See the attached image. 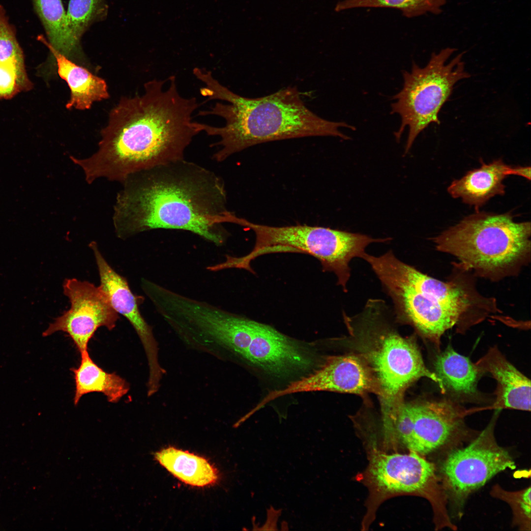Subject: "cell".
Returning a JSON list of instances; mask_svg holds the SVG:
<instances>
[{"instance_id":"d4e9b609","label":"cell","mask_w":531,"mask_h":531,"mask_svg":"<svg viewBox=\"0 0 531 531\" xmlns=\"http://www.w3.org/2000/svg\"><path fill=\"white\" fill-rule=\"evenodd\" d=\"M102 0H70L66 13L68 25L74 39L81 37L94 19Z\"/></svg>"},{"instance_id":"cb8c5ba5","label":"cell","mask_w":531,"mask_h":531,"mask_svg":"<svg viewBox=\"0 0 531 531\" xmlns=\"http://www.w3.org/2000/svg\"><path fill=\"white\" fill-rule=\"evenodd\" d=\"M531 486L511 491L499 484L494 485L490 491L491 496L507 503L511 508L513 518L512 524L520 531L531 530Z\"/></svg>"},{"instance_id":"d6986e66","label":"cell","mask_w":531,"mask_h":531,"mask_svg":"<svg viewBox=\"0 0 531 531\" xmlns=\"http://www.w3.org/2000/svg\"><path fill=\"white\" fill-rule=\"evenodd\" d=\"M77 368L71 370L74 374L75 390L74 404L77 405L85 394L102 393L110 403L118 402L129 390L128 383L115 373H108L100 367L90 356L88 351L80 353Z\"/></svg>"},{"instance_id":"5b68a950","label":"cell","mask_w":531,"mask_h":531,"mask_svg":"<svg viewBox=\"0 0 531 531\" xmlns=\"http://www.w3.org/2000/svg\"><path fill=\"white\" fill-rule=\"evenodd\" d=\"M394 313L381 299H369L362 311L351 317L349 327L370 346L361 355L379 383L384 424L389 421L413 383L427 378L445 393L441 381L426 367L413 337H404L390 323Z\"/></svg>"},{"instance_id":"7c38bea8","label":"cell","mask_w":531,"mask_h":531,"mask_svg":"<svg viewBox=\"0 0 531 531\" xmlns=\"http://www.w3.org/2000/svg\"><path fill=\"white\" fill-rule=\"evenodd\" d=\"M64 295L70 307L54 319L42 333L47 337L58 331L66 333L80 353L88 351V344L97 329L105 327L113 329L119 318L109 298L100 286L76 278L66 279L63 283Z\"/></svg>"},{"instance_id":"9a60e30c","label":"cell","mask_w":531,"mask_h":531,"mask_svg":"<svg viewBox=\"0 0 531 531\" xmlns=\"http://www.w3.org/2000/svg\"><path fill=\"white\" fill-rule=\"evenodd\" d=\"M468 172L462 177L453 181L447 188L454 198H461L463 203L473 206L476 211L491 198L503 195L504 178L509 175L526 177V166L508 165L501 159Z\"/></svg>"},{"instance_id":"52a82bcc","label":"cell","mask_w":531,"mask_h":531,"mask_svg":"<svg viewBox=\"0 0 531 531\" xmlns=\"http://www.w3.org/2000/svg\"><path fill=\"white\" fill-rule=\"evenodd\" d=\"M456 50L447 47L438 53H433L425 67L413 63L410 72L403 73V86L393 96L395 101L391 104V113L398 114L401 119L399 130L395 133L397 140L405 128L409 127L405 153L429 125L440 124L439 113L451 95L454 85L471 77L462 60L464 52L446 63Z\"/></svg>"},{"instance_id":"3957f363","label":"cell","mask_w":531,"mask_h":531,"mask_svg":"<svg viewBox=\"0 0 531 531\" xmlns=\"http://www.w3.org/2000/svg\"><path fill=\"white\" fill-rule=\"evenodd\" d=\"M194 76L204 84L201 94L209 100H220L198 115H215L224 118L225 125L215 127L199 123L201 132L220 138L211 146L218 150L213 158L222 162L232 154L259 144L310 136L350 137L339 129L355 127L345 122L326 120L313 113L303 101L296 87L283 88L268 95L245 97L222 85L205 68L195 67Z\"/></svg>"},{"instance_id":"277c9868","label":"cell","mask_w":531,"mask_h":531,"mask_svg":"<svg viewBox=\"0 0 531 531\" xmlns=\"http://www.w3.org/2000/svg\"><path fill=\"white\" fill-rule=\"evenodd\" d=\"M531 234V222H515L510 213L478 211L433 240L464 269L497 281L515 275L530 261Z\"/></svg>"},{"instance_id":"5bb4252c","label":"cell","mask_w":531,"mask_h":531,"mask_svg":"<svg viewBox=\"0 0 531 531\" xmlns=\"http://www.w3.org/2000/svg\"><path fill=\"white\" fill-rule=\"evenodd\" d=\"M89 246L97 266L100 286L107 294L113 309L129 321L143 345L148 362V382L152 384L159 382L165 370L159 363L157 342L152 328L140 313L139 305L141 298L132 293L126 279L109 265L100 252L97 243L92 241Z\"/></svg>"},{"instance_id":"8992f818","label":"cell","mask_w":531,"mask_h":531,"mask_svg":"<svg viewBox=\"0 0 531 531\" xmlns=\"http://www.w3.org/2000/svg\"><path fill=\"white\" fill-rule=\"evenodd\" d=\"M240 226L252 230L255 243L247 255L237 258L238 265L251 267L257 257L277 252H298L309 254L318 260L324 271L333 272L337 285L347 292L351 276L350 263L354 258H361L366 247L373 242H383L385 238L329 228L307 225L270 226L251 222L242 218Z\"/></svg>"},{"instance_id":"603a6c76","label":"cell","mask_w":531,"mask_h":531,"mask_svg":"<svg viewBox=\"0 0 531 531\" xmlns=\"http://www.w3.org/2000/svg\"><path fill=\"white\" fill-rule=\"evenodd\" d=\"M447 0H345L339 2L337 11L359 7H388L398 9L411 18L426 13L439 14Z\"/></svg>"},{"instance_id":"e0dca14e","label":"cell","mask_w":531,"mask_h":531,"mask_svg":"<svg viewBox=\"0 0 531 531\" xmlns=\"http://www.w3.org/2000/svg\"><path fill=\"white\" fill-rule=\"evenodd\" d=\"M32 87L15 30L0 5V96H13Z\"/></svg>"},{"instance_id":"7a4b0ae2","label":"cell","mask_w":531,"mask_h":531,"mask_svg":"<svg viewBox=\"0 0 531 531\" xmlns=\"http://www.w3.org/2000/svg\"><path fill=\"white\" fill-rule=\"evenodd\" d=\"M123 183L113 215L119 238L176 229L220 246L229 236L224 224L236 223L238 216L227 208L221 178L184 158L133 174Z\"/></svg>"},{"instance_id":"ffe728a7","label":"cell","mask_w":531,"mask_h":531,"mask_svg":"<svg viewBox=\"0 0 531 531\" xmlns=\"http://www.w3.org/2000/svg\"><path fill=\"white\" fill-rule=\"evenodd\" d=\"M435 373L446 389L458 395L472 396L476 393L477 384L482 374L479 367L469 358L456 352L451 346L436 356Z\"/></svg>"},{"instance_id":"4fadbf2b","label":"cell","mask_w":531,"mask_h":531,"mask_svg":"<svg viewBox=\"0 0 531 531\" xmlns=\"http://www.w3.org/2000/svg\"><path fill=\"white\" fill-rule=\"evenodd\" d=\"M320 391L360 395L373 393L379 396L381 393L373 372L361 355H332L310 373L291 382L282 389L269 392L259 405L263 407L290 394Z\"/></svg>"},{"instance_id":"9c48e42d","label":"cell","mask_w":531,"mask_h":531,"mask_svg":"<svg viewBox=\"0 0 531 531\" xmlns=\"http://www.w3.org/2000/svg\"><path fill=\"white\" fill-rule=\"evenodd\" d=\"M488 425L468 444L453 448L442 455L436 466L445 492L450 515L460 519L463 515L469 496L498 473L516 468L509 451L499 444L494 428L499 410H496Z\"/></svg>"},{"instance_id":"7402d4cb","label":"cell","mask_w":531,"mask_h":531,"mask_svg":"<svg viewBox=\"0 0 531 531\" xmlns=\"http://www.w3.org/2000/svg\"><path fill=\"white\" fill-rule=\"evenodd\" d=\"M36 12L45 30L49 45L68 59L78 49L68 25L66 13L61 0H32Z\"/></svg>"},{"instance_id":"2e32d148","label":"cell","mask_w":531,"mask_h":531,"mask_svg":"<svg viewBox=\"0 0 531 531\" xmlns=\"http://www.w3.org/2000/svg\"><path fill=\"white\" fill-rule=\"evenodd\" d=\"M482 373L488 372L497 382L493 408L531 410V381L496 348L475 363Z\"/></svg>"},{"instance_id":"8fae6325","label":"cell","mask_w":531,"mask_h":531,"mask_svg":"<svg viewBox=\"0 0 531 531\" xmlns=\"http://www.w3.org/2000/svg\"><path fill=\"white\" fill-rule=\"evenodd\" d=\"M412 411L404 421L401 442L422 456L441 454L469 442L478 433L469 429L465 413L452 401L442 399L411 403Z\"/></svg>"},{"instance_id":"6da1fadb","label":"cell","mask_w":531,"mask_h":531,"mask_svg":"<svg viewBox=\"0 0 531 531\" xmlns=\"http://www.w3.org/2000/svg\"><path fill=\"white\" fill-rule=\"evenodd\" d=\"M153 79L142 95L123 98L111 111L97 151L83 159L70 157L90 184L100 177L124 182L130 175L182 159L200 131L192 114L201 105L181 96L176 77Z\"/></svg>"},{"instance_id":"30bf717a","label":"cell","mask_w":531,"mask_h":531,"mask_svg":"<svg viewBox=\"0 0 531 531\" xmlns=\"http://www.w3.org/2000/svg\"><path fill=\"white\" fill-rule=\"evenodd\" d=\"M371 473L382 489L392 493H417L431 503L436 529L455 531L447 498L436 466L414 452L409 454H380L372 462Z\"/></svg>"},{"instance_id":"ba28073f","label":"cell","mask_w":531,"mask_h":531,"mask_svg":"<svg viewBox=\"0 0 531 531\" xmlns=\"http://www.w3.org/2000/svg\"><path fill=\"white\" fill-rule=\"evenodd\" d=\"M361 258L371 266L393 304L395 321L413 326L420 335L437 345L464 314L433 297L417 282L414 268L391 251Z\"/></svg>"},{"instance_id":"ac0fdd59","label":"cell","mask_w":531,"mask_h":531,"mask_svg":"<svg viewBox=\"0 0 531 531\" xmlns=\"http://www.w3.org/2000/svg\"><path fill=\"white\" fill-rule=\"evenodd\" d=\"M41 39L55 58L58 75L70 88V98L66 104L67 109H89L93 102L109 97L107 84L103 79L76 64L54 49L48 42Z\"/></svg>"},{"instance_id":"44dd1931","label":"cell","mask_w":531,"mask_h":531,"mask_svg":"<svg viewBox=\"0 0 531 531\" xmlns=\"http://www.w3.org/2000/svg\"><path fill=\"white\" fill-rule=\"evenodd\" d=\"M155 459L182 482L203 487L215 483L216 470L204 458L170 447L156 452Z\"/></svg>"}]
</instances>
